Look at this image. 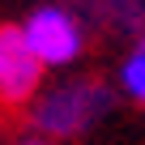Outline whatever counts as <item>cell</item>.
<instances>
[{
	"label": "cell",
	"instance_id": "277c9868",
	"mask_svg": "<svg viewBox=\"0 0 145 145\" xmlns=\"http://www.w3.org/2000/svg\"><path fill=\"white\" fill-rule=\"evenodd\" d=\"M120 86H124V94L132 98V103H141L145 107V39L132 47V56L124 60V68H120Z\"/></svg>",
	"mask_w": 145,
	"mask_h": 145
},
{
	"label": "cell",
	"instance_id": "7a4b0ae2",
	"mask_svg": "<svg viewBox=\"0 0 145 145\" xmlns=\"http://www.w3.org/2000/svg\"><path fill=\"white\" fill-rule=\"evenodd\" d=\"M17 30H22L26 47L34 51V60L43 68H60V64H72L81 56V26H77V17L56 9V5L34 9Z\"/></svg>",
	"mask_w": 145,
	"mask_h": 145
},
{
	"label": "cell",
	"instance_id": "3957f363",
	"mask_svg": "<svg viewBox=\"0 0 145 145\" xmlns=\"http://www.w3.org/2000/svg\"><path fill=\"white\" fill-rule=\"evenodd\" d=\"M43 81V64L26 47L17 26H0V103H30Z\"/></svg>",
	"mask_w": 145,
	"mask_h": 145
},
{
	"label": "cell",
	"instance_id": "6da1fadb",
	"mask_svg": "<svg viewBox=\"0 0 145 145\" xmlns=\"http://www.w3.org/2000/svg\"><path fill=\"white\" fill-rule=\"evenodd\" d=\"M107 107H111V94H107L98 81H72V86L47 90V94L34 103L30 120H34V128L47 132V137H77V132H86L98 115H107Z\"/></svg>",
	"mask_w": 145,
	"mask_h": 145
},
{
	"label": "cell",
	"instance_id": "5b68a950",
	"mask_svg": "<svg viewBox=\"0 0 145 145\" xmlns=\"http://www.w3.org/2000/svg\"><path fill=\"white\" fill-rule=\"evenodd\" d=\"M22 145H51V141H47V137H26Z\"/></svg>",
	"mask_w": 145,
	"mask_h": 145
}]
</instances>
